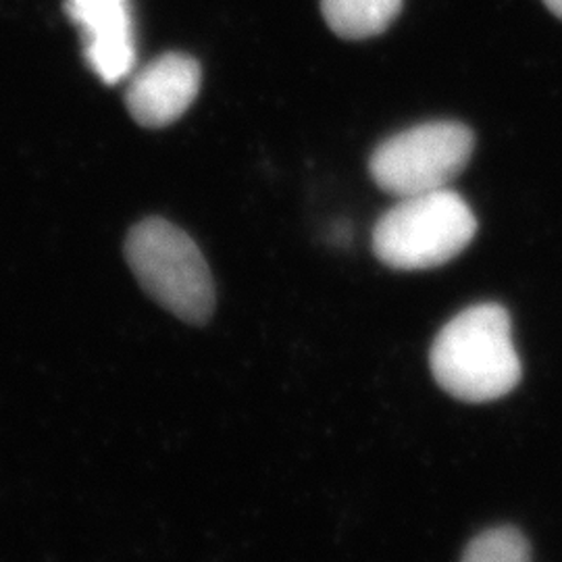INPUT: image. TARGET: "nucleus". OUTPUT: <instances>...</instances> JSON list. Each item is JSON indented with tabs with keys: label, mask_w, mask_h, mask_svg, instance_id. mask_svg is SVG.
Listing matches in <instances>:
<instances>
[{
	"label": "nucleus",
	"mask_w": 562,
	"mask_h": 562,
	"mask_svg": "<svg viewBox=\"0 0 562 562\" xmlns=\"http://www.w3.org/2000/svg\"><path fill=\"white\" fill-rule=\"evenodd\" d=\"M473 132L457 121H431L383 140L369 159V173L398 199L442 190L471 161Z\"/></svg>",
	"instance_id": "4"
},
{
	"label": "nucleus",
	"mask_w": 562,
	"mask_h": 562,
	"mask_svg": "<svg viewBox=\"0 0 562 562\" xmlns=\"http://www.w3.org/2000/svg\"><path fill=\"white\" fill-rule=\"evenodd\" d=\"M543 4H546L557 18H561L562 20V0H543Z\"/></svg>",
	"instance_id": "9"
},
{
	"label": "nucleus",
	"mask_w": 562,
	"mask_h": 562,
	"mask_svg": "<svg viewBox=\"0 0 562 562\" xmlns=\"http://www.w3.org/2000/svg\"><path fill=\"white\" fill-rule=\"evenodd\" d=\"M477 220L457 192L442 188L401 199L373 229L375 257L401 271L434 269L471 244Z\"/></svg>",
	"instance_id": "3"
},
{
	"label": "nucleus",
	"mask_w": 562,
	"mask_h": 562,
	"mask_svg": "<svg viewBox=\"0 0 562 562\" xmlns=\"http://www.w3.org/2000/svg\"><path fill=\"white\" fill-rule=\"evenodd\" d=\"M125 261L142 290L190 325H204L215 311V281L199 244L161 217L136 223L125 238Z\"/></svg>",
	"instance_id": "2"
},
{
	"label": "nucleus",
	"mask_w": 562,
	"mask_h": 562,
	"mask_svg": "<svg viewBox=\"0 0 562 562\" xmlns=\"http://www.w3.org/2000/svg\"><path fill=\"white\" fill-rule=\"evenodd\" d=\"M201 81V63L194 57L183 53L161 55L132 74L125 90L127 111L142 127H167L196 101Z\"/></svg>",
	"instance_id": "5"
},
{
	"label": "nucleus",
	"mask_w": 562,
	"mask_h": 562,
	"mask_svg": "<svg viewBox=\"0 0 562 562\" xmlns=\"http://www.w3.org/2000/svg\"><path fill=\"white\" fill-rule=\"evenodd\" d=\"M65 11L81 30L83 57L106 86L134 74L136 36L130 0H67Z\"/></svg>",
	"instance_id": "6"
},
{
	"label": "nucleus",
	"mask_w": 562,
	"mask_h": 562,
	"mask_svg": "<svg viewBox=\"0 0 562 562\" xmlns=\"http://www.w3.org/2000/svg\"><path fill=\"white\" fill-rule=\"evenodd\" d=\"M462 562H531L529 543L513 527L487 529L462 554Z\"/></svg>",
	"instance_id": "8"
},
{
	"label": "nucleus",
	"mask_w": 562,
	"mask_h": 562,
	"mask_svg": "<svg viewBox=\"0 0 562 562\" xmlns=\"http://www.w3.org/2000/svg\"><path fill=\"white\" fill-rule=\"evenodd\" d=\"M431 371L448 394L464 402L498 401L521 380L510 317L483 302L446 323L431 348Z\"/></svg>",
	"instance_id": "1"
},
{
	"label": "nucleus",
	"mask_w": 562,
	"mask_h": 562,
	"mask_svg": "<svg viewBox=\"0 0 562 562\" xmlns=\"http://www.w3.org/2000/svg\"><path fill=\"white\" fill-rule=\"evenodd\" d=\"M402 0H322L325 23L344 41L383 34L401 13Z\"/></svg>",
	"instance_id": "7"
}]
</instances>
